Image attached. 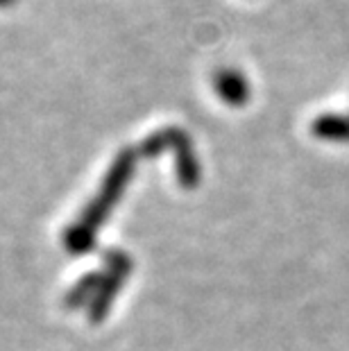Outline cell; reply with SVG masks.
<instances>
[{
	"label": "cell",
	"mask_w": 349,
	"mask_h": 351,
	"mask_svg": "<svg viewBox=\"0 0 349 351\" xmlns=\"http://www.w3.org/2000/svg\"><path fill=\"white\" fill-rule=\"evenodd\" d=\"M213 88L218 93V98L229 107H245L252 95L250 80L245 77V73L236 69H220L215 73Z\"/></svg>",
	"instance_id": "cell-1"
},
{
	"label": "cell",
	"mask_w": 349,
	"mask_h": 351,
	"mask_svg": "<svg viewBox=\"0 0 349 351\" xmlns=\"http://www.w3.org/2000/svg\"><path fill=\"white\" fill-rule=\"evenodd\" d=\"M311 132L329 143H349V116L322 114L311 125Z\"/></svg>",
	"instance_id": "cell-2"
}]
</instances>
